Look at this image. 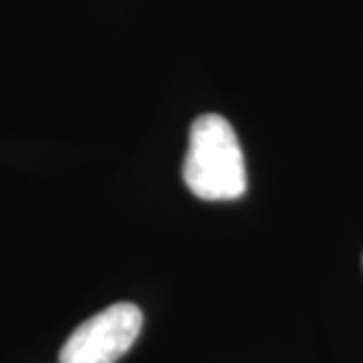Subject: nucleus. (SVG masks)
I'll list each match as a JSON object with an SVG mask.
<instances>
[{"instance_id": "f257e3e1", "label": "nucleus", "mask_w": 363, "mask_h": 363, "mask_svg": "<svg viewBox=\"0 0 363 363\" xmlns=\"http://www.w3.org/2000/svg\"><path fill=\"white\" fill-rule=\"evenodd\" d=\"M182 177L189 191L203 201H236L245 194L243 149L227 118L203 113L191 123Z\"/></svg>"}, {"instance_id": "f03ea898", "label": "nucleus", "mask_w": 363, "mask_h": 363, "mask_svg": "<svg viewBox=\"0 0 363 363\" xmlns=\"http://www.w3.org/2000/svg\"><path fill=\"white\" fill-rule=\"evenodd\" d=\"M142 323L137 304H111L71 333L60 352V363H116L140 337Z\"/></svg>"}]
</instances>
